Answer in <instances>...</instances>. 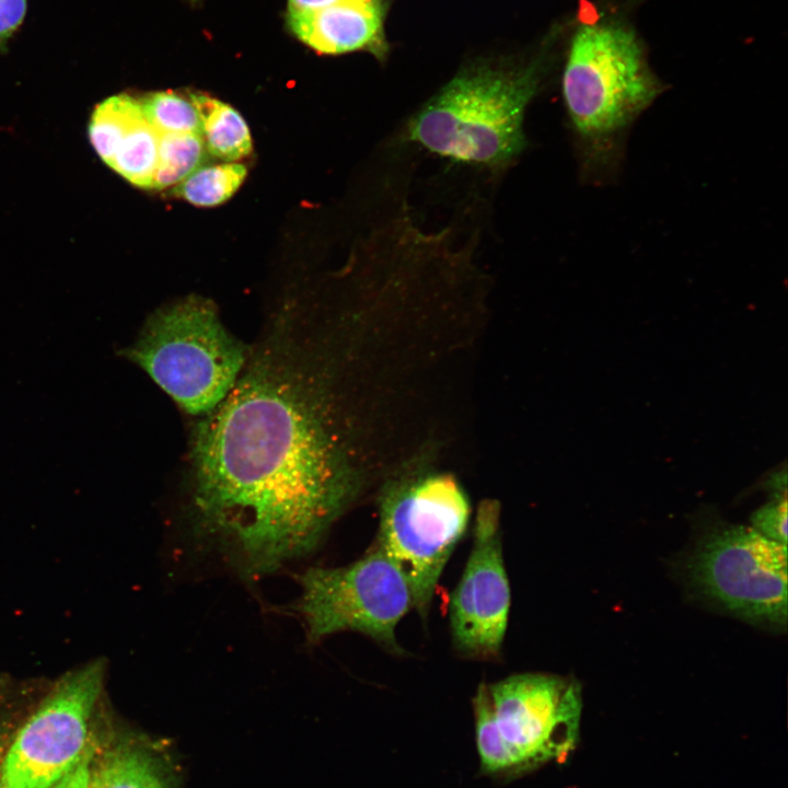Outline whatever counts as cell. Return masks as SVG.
<instances>
[{"label": "cell", "instance_id": "cell-13", "mask_svg": "<svg viewBox=\"0 0 788 788\" xmlns=\"http://www.w3.org/2000/svg\"><path fill=\"white\" fill-rule=\"evenodd\" d=\"M197 111L207 152L225 162H234L252 152L250 129L243 117L230 105L205 93H190Z\"/></svg>", "mask_w": 788, "mask_h": 788}, {"label": "cell", "instance_id": "cell-11", "mask_svg": "<svg viewBox=\"0 0 788 788\" xmlns=\"http://www.w3.org/2000/svg\"><path fill=\"white\" fill-rule=\"evenodd\" d=\"M382 0H337L317 10L288 14L292 33L323 54L368 49L384 53Z\"/></svg>", "mask_w": 788, "mask_h": 788}, {"label": "cell", "instance_id": "cell-20", "mask_svg": "<svg viewBox=\"0 0 788 788\" xmlns=\"http://www.w3.org/2000/svg\"><path fill=\"white\" fill-rule=\"evenodd\" d=\"M786 489V488H784ZM783 490V489H780ZM752 528L764 536L787 545V497L775 495V499L756 510L752 518Z\"/></svg>", "mask_w": 788, "mask_h": 788}, {"label": "cell", "instance_id": "cell-21", "mask_svg": "<svg viewBox=\"0 0 788 788\" xmlns=\"http://www.w3.org/2000/svg\"><path fill=\"white\" fill-rule=\"evenodd\" d=\"M94 754L95 742L92 741L79 763L49 788H89L90 767Z\"/></svg>", "mask_w": 788, "mask_h": 788}, {"label": "cell", "instance_id": "cell-9", "mask_svg": "<svg viewBox=\"0 0 788 788\" xmlns=\"http://www.w3.org/2000/svg\"><path fill=\"white\" fill-rule=\"evenodd\" d=\"M488 688L498 729L523 770L561 761L575 749L582 708L577 682L525 673Z\"/></svg>", "mask_w": 788, "mask_h": 788}, {"label": "cell", "instance_id": "cell-16", "mask_svg": "<svg viewBox=\"0 0 788 788\" xmlns=\"http://www.w3.org/2000/svg\"><path fill=\"white\" fill-rule=\"evenodd\" d=\"M158 150L159 132L143 116L126 134L108 166L132 185L151 189Z\"/></svg>", "mask_w": 788, "mask_h": 788}, {"label": "cell", "instance_id": "cell-1", "mask_svg": "<svg viewBox=\"0 0 788 788\" xmlns=\"http://www.w3.org/2000/svg\"><path fill=\"white\" fill-rule=\"evenodd\" d=\"M333 343L305 313L277 314L193 430V526L245 577L311 553L360 491Z\"/></svg>", "mask_w": 788, "mask_h": 788}, {"label": "cell", "instance_id": "cell-18", "mask_svg": "<svg viewBox=\"0 0 788 788\" xmlns=\"http://www.w3.org/2000/svg\"><path fill=\"white\" fill-rule=\"evenodd\" d=\"M198 134H159L158 164L151 189L175 186L207 161Z\"/></svg>", "mask_w": 788, "mask_h": 788}, {"label": "cell", "instance_id": "cell-19", "mask_svg": "<svg viewBox=\"0 0 788 788\" xmlns=\"http://www.w3.org/2000/svg\"><path fill=\"white\" fill-rule=\"evenodd\" d=\"M139 102L146 120L159 134L201 135L200 120L190 100L162 91L150 93Z\"/></svg>", "mask_w": 788, "mask_h": 788}, {"label": "cell", "instance_id": "cell-15", "mask_svg": "<svg viewBox=\"0 0 788 788\" xmlns=\"http://www.w3.org/2000/svg\"><path fill=\"white\" fill-rule=\"evenodd\" d=\"M475 733L480 766L485 773L509 775L523 768L502 738L493 709L488 685L479 684L473 698Z\"/></svg>", "mask_w": 788, "mask_h": 788}, {"label": "cell", "instance_id": "cell-14", "mask_svg": "<svg viewBox=\"0 0 788 788\" xmlns=\"http://www.w3.org/2000/svg\"><path fill=\"white\" fill-rule=\"evenodd\" d=\"M142 117L139 100L127 94L111 96L96 106L90 119L89 138L107 165L126 134Z\"/></svg>", "mask_w": 788, "mask_h": 788}, {"label": "cell", "instance_id": "cell-3", "mask_svg": "<svg viewBox=\"0 0 788 788\" xmlns=\"http://www.w3.org/2000/svg\"><path fill=\"white\" fill-rule=\"evenodd\" d=\"M544 72V59L524 66L472 65L410 118L406 139L455 162L507 167L526 146L525 109Z\"/></svg>", "mask_w": 788, "mask_h": 788}, {"label": "cell", "instance_id": "cell-17", "mask_svg": "<svg viewBox=\"0 0 788 788\" xmlns=\"http://www.w3.org/2000/svg\"><path fill=\"white\" fill-rule=\"evenodd\" d=\"M246 167L241 163L225 162L201 165L171 193L198 207H213L227 201L242 185Z\"/></svg>", "mask_w": 788, "mask_h": 788}, {"label": "cell", "instance_id": "cell-10", "mask_svg": "<svg viewBox=\"0 0 788 788\" xmlns=\"http://www.w3.org/2000/svg\"><path fill=\"white\" fill-rule=\"evenodd\" d=\"M510 588L503 565L500 508L484 500L476 513L473 545L450 606L453 642L471 657H497L505 638Z\"/></svg>", "mask_w": 788, "mask_h": 788}, {"label": "cell", "instance_id": "cell-4", "mask_svg": "<svg viewBox=\"0 0 788 788\" xmlns=\"http://www.w3.org/2000/svg\"><path fill=\"white\" fill-rule=\"evenodd\" d=\"M248 352L223 325L215 303L196 294L158 308L135 341L118 351L184 412L200 417L232 390Z\"/></svg>", "mask_w": 788, "mask_h": 788}, {"label": "cell", "instance_id": "cell-7", "mask_svg": "<svg viewBox=\"0 0 788 788\" xmlns=\"http://www.w3.org/2000/svg\"><path fill=\"white\" fill-rule=\"evenodd\" d=\"M104 681L105 665L94 660L54 682L5 751L0 788H49L79 763Z\"/></svg>", "mask_w": 788, "mask_h": 788}, {"label": "cell", "instance_id": "cell-22", "mask_svg": "<svg viewBox=\"0 0 788 788\" xmlns=\"http://www.w3.org/2000/svg\"><path fill=\"white\" fill-rule=\"evenodd\" d=\"M25 12L26 0H0V43L20 26Z\"/></svg>", "mask_w": 788, "mask_h": 788}, {"label": "cell", "instance_id": "cell-23", "mask_svg": "<svg viewBox=\"0 0 788 788\" xmlns=\"http://www.w3.org/2000/svg\"><path fill=\"white\" fill-rule=\"evenodd\" d=\"M337 0H288V14L317 10Z\"/></svg>", "mask_w": 788, "mask_h": 788}, {"label": "cell", "instance_id": "cell-12", "mask_svg": "<svg viewBox=\"0 0 788 788\" xmlns=\"http://www.w3.org/2000/svg\"><path fill=\"white\" fill-rule=\"evenodd\" d=\"M89 788H175V781L165 755L126 741L94 754Z\"/></svg>", "mask_w": 788, "mask_h": 788}, {"label": "cell", "instance_id": "cell-5", "mask_svg": "<svg viewBox=\"0 0 788 788\" xmlns=\"http://www.w3.org/2000/svg\"><path fill=\"white\" fill-rule=\"evenodd\" d=\"M468 498L452 475L420 473L385 486L379 500V546L398 567L425 615L441 572L464 534Z\"/></svg>", "mask_w": 788, "mask_h": 788}, {"label": "cell", "instance_id": "cell-6", "mask_svg": "<svg viewBox=\"0 0 788 788\" xmlns=\"http://www.w3.org/2000/svg\"><path fill=\"white\" fill-rule=\"evenodd\" d=\"M300 583L298 610L309 640L356 630L398 650L395 629L414 600L405 577L379 546L347 566L310 568Z\"/></svg>", "mask_w": 788, "mask_h": 788}, {"label": "cell", "instance_id": "cell-2", "mask_svg": "<svg viewBox=\"0 0 788 788\" xmlns=\"http://www.w3.org/2000/svg\"><path fill=\"white\" fill-rule=\"evenodd\" d=\"M663 88L628 22L602 15L578 24L564 67L563 96L587 169L612 164L623 135Z\"/></svg>", "mask_w": 788, "mask_h": 788}, {"label": "cell", "instance_id": "cell-8", "mask_svg": "<svg viewBox=\"0 0 788 788\" xmlns=\"http://www.w3.org/2000/svg\"><path fill=\"white\" fill-rule=\"evenodd\" d=\"M700 590L729 611L753 621H787V545L752 526L711 533L692 566Z\"/></svg>", "mask_w": 788, "mask_h": 788}, {"label": "cell", "instance_id": "cell-24", "mask_svg": "<svg viewBox=\"0 0 788 788\" xmlns=\"http://www.w3.org/2000/svg\"><path fill=\"white\" fill-rule=\"evenodd\" d=\"M4 753H5L4 738H3V734L0 732V777H1V765H2Z\"/></svg>", "mask_w": 788, "mask_h": 788}]
</instances>
